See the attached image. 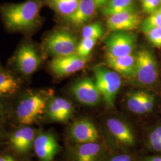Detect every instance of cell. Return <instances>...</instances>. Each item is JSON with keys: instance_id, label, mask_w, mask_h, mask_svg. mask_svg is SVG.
<instances>
[{"instance_id": "cell-1", "label": "cell", "mask_w": 161, "mask_h": 161, "mask_svg": "<svg viewBox=\"0 0 161 161\" xmlns=\"http://www.w3.org/2000/svg\"><path fill=\"white\" fill-rule=\"evenodd\" d=\"M46 0H27L1 6L0 12L6 27L14 32L33 30L41 23L40 11Z\"/></svg>"}, {"instance_id": "cell-2", "label": "cell", "mask_w": 161, "mask_h": 161, "mask_svg": "<svg viewBox=\"0 0 161 161\" xmlns=\"http://www.w3.org/2000/svg\"><path fill=\"white\" fill-rule=\"evenodd\" d=\"M50 99L43 92H31L20 101L16 108L17 119L21 124L29 125L34 124L46 111Z\"/></svg>"}, {"instance_id": "cell-3", "label": "cell", "mask_w": 161, "mask_h": 161, "mask_svg": "<svg viewBox=\"0 0 161 161\" xmlns=\"http://www.w3.org/2000/svg\"><path fill=\"white\" fill-rule=\"evenodd\" d=\"M138 86H153L158 79V68L153 52L146 48L136 54V67L133 78Z\"/></svg>"}, {"instance_id": "cell-4", "label": "cell", "mask_w": 161, "mask_h": 161, "mask_svg": "<svg viewBox=\"0 0 161 161\" xmlns=\"http://www.w3.org/2000/svg\"><path fill=\"white\" fill-rule=\"evenodd\" d=\"M92 69L96 84L104 102L108 106L113 108L122 85L120 75L103 66H97Z\"/></svg>"}, {"instance_id": "cell-5", "label": "cell", "mask_w": 161, "mask_h": 161, "mask_svg": "<svg viewBox=\"0 0 161 161\" xmlns=\"http://www.w3.org/2000/svg\"><path fill=\"white\" fill-rule=\"evenodd\" d=\"M78 42L75 36L64 29L56 30L48 35L44 42L45 50L54 58L75 54Z\"/></svg>"}, {"instance_id": "cell-6", "label": "cell", "mask_w": 161, "mask_h": 161, "mask_svg": "<svg viewBox=\"0 0 161 161\" xmlns=\"http://www.w3.org/2000/svg\"><path fill=\"white\" fill-rule=\"evenodd\" d=\"M136 44V35L129 31H115L106 38V55L113 57L132 54Z\"/></svg>"}, {"instance_id": "cell-7", "label": "cell", "mask_w": 161, "mask_h": 161, "mask_svg": "<svg viewBox=\"0 0 161 161\" xmlns=\"http://www.w3.org/2000/svg\"><path fill=\"white\" fill-rule=\"evenodd\" d=\"M70 90L75 98L86 106H96L102 98L96 82L91 78H86L76 81Z\"/></svg>"}, {"instance_id": "cell-8", "label": "cell", "mask_w": 161, "mask_h": 161, "mask_svg": "<svg viewBox=\"0 0 161 161\" xmlns=\"http://www.w3.org/2000/svg\"><path fill=\"white\" fill-rule=\"evenodd\" d=\"M88 58L81 57L76 53L54 58L49 64L50 69L59 77H64L71 75L85 66Z\"/></svg>"}, {"instance_id": "cell-9", "label": "cell", "mask_w": 161, "mask_h": 161, "mask_svg": "<svg viewBox=\"0 0 161 161\" xmlns=\"http://www.w3.org/2000/svg\"><path fill=\"white\" fill-rule=\"evenodd\" d=\"M15 62L19 70L28 76L34 74L38 68L41 58L33 45L24 44L16 52Z\"/></svg>"}, {"instance_id": "cell-10", "label": "cell", "mask_w": 161, "mask_h": 161, "mask_svg": "<svg viewBox=\"0 0 161 161\" xmlns=\"http://www.w3.org/2000/svg\"><path fill=\"white\" fill-rule=\"evenodd\" d=\"M69 135L78 144L98 142L100 139L97 127L86 118L75 121L69 127Z\"/></svg>"}, {"instance_id": "cell-11", "label": "cell", "mask_w": 161, "mask_h": 161, "mask_svg": "<svg viewBox=\"0 0 161 161\" xmlns=\"http://www.w3.org/2000/svg\"><path fill=\"white\" fill-rule=\"evenodd\" d=\"M108 132L115 141L122 146L132 147L136 144V137L132 128L126 122L119 118H111L106 121Z\"/></svg>"}, {"instance_id": "cell-12", "label": "cell", "mask_w": 161, "mask_h": 161, "mask_svg": "<svg viewBox=\"0 0 161 161\" xmlns=\"http://www.w3.org/2000/svg\"><path fill=\"white\" fill-rule=\"evenodd\" d=\"M141 17L136 10L116 13L108 16L106 26L109 31H130L138 28Z\"/></svg>"}, {"instance_id": "cell-13", "label": "cell", "mask_w": 161, "mask_h": 161, "mask_svg": "<svg viewBox=\"0 0 161 161\" xmlns=\"http://www.w3.org/2000/svg\"><path fill=\"white\" fill-rule=\"evenodd\" d=\"M35 152L41 161H52L60 150L55 136L50 132H42L35 137Z\"/></svg>"}, {"instance_id": "cell-14", "label": "cell", "mask_w": 161, "mask_h": 161, "mask_svg": "<svg viewBox=\"0 0 161 161\" xmlns=\"http://www.w3.org/2000/svg\"><path fill=\"white\" fill-rule=\"evenodd\" d=\"M128 110L137 115L150 113L155 106V97L152 94L143 90L130 92L127 98Z\"/></svg>"}, {"instance_id": "cell-15", "label": "cell", "mask_w": 161, "mask_h": 161, "mask_svg": "<svg viewBox=\"0 0 161 161\" xmlns=\"http://www.w3.org/2000/svg\"><path fill=\"white\" fill-rule=\"evenodd\" d=\"M74 111L73 104L67 99L52 97L48 100L46 112L48 118L52 121L62 122L69 120Z\"/></svg>"}, {"instance_id": "cell-16", "label": "cell", "mask_w": 161, "mask_h": 161, "mask_svg": "<svg viewBox=\"0 0 161 161\" xmlns=\"http://www.w3.org/2000/svg\"><path fill=\"white\" fill-rule=\"evenodd\" d=\"M106 64L118 74L128 79H132L135 73L136 54H130L121 57L106 55Z\"/></svg>"}, {"instance_id": "cell-17", "label": "cell", "mask_w": 161, "mask_h": 161, "mask_svg": "<svg viewBox=\"0 0 161 161\" xmlns=\"http://www.w3.org/2000/svg\"><path fill=\"white\" fill-rule=\"evenodd\" d=\"M103 153V146L98 142L78 144L73 150L75 161H98Z\"/></svg>"}, {"instance_id": "cell-18", "label": "cell", "mask_w": 161, "mask_h": 161, "mask_svg": "<svg viewBox=\"0 0 161 161\" xmlns=\"http://www.w3.org/2000/svg\"><path fill=\"white\" fill-rule=\"evenodd\" d=\"M96 7L93 0H81L75 12L64 17L66 21L75 27L84 25L93 16Z\"/></svg>"}, {"instance_id": "cell-19", "label": "cell", "mask_w": 161, "mask_h": 161, "mask_svg": "<svg viewBox=\"0 0 161 161\" xmlns=\"http://www.w3.org/2000/svg\"><path fill=\"white\" fill-rule=\"evenodd\" d=\"M35 132L34 130L25 126L13 133L10 138L12 147L18 153L28 152L34 145Z\"/></svg>"}, {"instance_id": "cell-20", "label": "cell", "mask_w": 161, "mask_h": 161, "mask_svg": "<svg viewBox=\"0 0 161 161\" xmlns=\"http://www.w3.org/2000/svg\"><path fill=\"white\" fill-rule=\"evenodd\" d=\"M20 88V81L10 73L0 70V96L13 95Z\"/></svg>"}, {"instance_id": "cell-21", "label": "cell", "mask_w": 161, "mask_h": 161, "mask_svg": "<svg viewBox=\"0 0 161 161\" xmlns=\"http://www.w3.org/2000/svg\"><path fill=\"white\" fill-rule=\"evenodd\" d=\"M81 0H46V4L58 14L66 17L75 12Z\"/></svg>"}, {"instance_id": "cell-22", "label": "cell", "mask_w": 161, "mask_h": 161, "mask_svg": "<svg viewBox=\"0 0 161 161\" xmlns=\"http://www.w3.org/2000/svg\"><path fill=\"white\" fill-rule=\"evenodd\" d=\"M134 4V0H108L102 12L108 16L121 12L136 10Z\"/></svg>"}, {"instance_id": "cell-23", "label": "cell", "mask_w": 161, "mask_h": 161, "mask_svg": "<svg viewBox=\"0 0 161 161\" xmlns=\"http://www.w3.org/2000/svg\"><path fill=\"white\" fill-rule=\"evenodd\" d=\"M97 39L92 38H82L78 44L76 53L83 58H87L97 43Z\"/></svg>"}, {"instance_id": "cell-24", "label": "cell", "mask_w": 161, "mask_h": 161, "mask_svg": "<svg viewBox=\"0 0 161 161\" xmlns=\"http://www.w3.org/2000/svg\"><path fill=\"white\" fill-rule=\"evenodd\" d=\"M103 34V28L99 22L86 25L82 31V38H92L97 40L102 37Z\"/></svg>"}, {"instance_id": "cell-25", "label": "cell", "mask_w": 161, "mask_h": 161, "mask_svg": "<svg viewBox=\"0 0 161 161\" xmlns=\"http://www.w3.org/2000/svg\"><path fill=\"white\" fill-rule=\"evenodd\" d=\"M142 31L153 46L161 48V28H145Z\"/></svg>"}, {"instance_id": "cell-26", "label": "cell", "mask_w": 161, "mask_h": 161, "mask_svg": "<svg viewBox=\"0 0 161 161\" xmlns=\"http://www.w3.org/2000/svg\"><path fill=\"white\" fill-rule=\"evenodd\" d=\"M142 28H161V13L158 10L150 14L141 24Z\"/></svg>"}, {"instance_id": "cell-27", "label": "cell", "mask_w": 161, "mask_h": 161, "mask_svg": "<svg viewBox=\"0 0 161 161\" xmlns=\"http://www.w3.org/2000/svg\"><path fill=\"white\" fill-rule=\"evenodd\" d=\"M147 144L151 150L161 154V138L151 130L147 134Z\"/></svg>"}, {"instance_id": "cell-28", "label": "cell", "mask_w": 161, "mask_h": 161, "mask_svg": "<svg viewBox=\"0 0 161 161\" xmlns=\"http://www.w3.org/2000/svg\"><path fill=\"white\" fill-rule=\"evenodd\" d=\"M143 11L151 14L158 10V7L161 4L160 0H140Z\"/></svg>"}, {"instance_id": "cell-29", "label": "cell", "mask_w": 161, "mask_h": 161, "mask_svg": "<svg viewBox=\"0 0 161 161\" xmlns=\"http://www.w3.org/2000/svg\"><path fill=\"white\" fill-rule=\"evenodd\" d=\"M107 161H132V158L128 154L123 153L114 156Z\"/></svg>"}, {"instance_id": "cell-30", "label": "cell", "mask_w": 161, "mask_h": 161, "mask_svg": "<svg viewBox=\"0 0 161 161\" xmlns=\"http://www.w3.org/2000/svg\"><path fill=\"white\" fill-rule=\"evenodd\" d=\"M142 161H161V155L149 156L144 158Z\"/></svg>"}, {"instance_id": "cell-31", "label": "cell", "mask_w": 161, "mask_h": 161, "mask_svg": "<svg viewBox=\"0 0 161 161\" xmlns=\"http://www.w3.org/2000/svg\"><path fill=\"white\" fill-rule=\"evenodd\" d=\"M95 4V6L97 8H99L101 7H104L108 1V0H93Z\"/></svg>"}, {"instance_id": "cell-32", "label": "cell", "mask_w": 161, "mask_h": 161, "mask_svg": "<svg viewBox=\"0 0 161 161\" xmlns=\"http://www.w3.org/2000/svg\"><path fill=\"white\" fill-rule=\"evenodd\" d=\"M0 161H16L11 156L6 155L0 158Z\"/></svg>"}, {"instance_id": "cell-33", "label": "cell", "mask_w": 161, "mask_h": 161, "mask_svg": "<svg viewBox=\"0 0 161 161\" xmlns=\"http://www.w3.org/2000/svg\"><path fill=\"white\" fill-rule=\"evenodd\" d=\"M3 104L1 103V102L0 101V112H1V110H3Z\"/></svg>"}, {"instance_id": "cell-34", "label": "cell", "mask_w": 161, "mask_h": 161, "mask_svg": "<svg viewBox=\"0 0 161 161\" xmlns=\"http://www.w3.org/2000/svg\"><path fill=\"white\" fill-rule=\"evenodd\" d=\"M158 11L160 12V13H161V7L160 8H159V9H158Z\"/></svg>"}, {"instance_id": "cell-35", "label": "cell", "mask_w": 161, "mask_h": 161, "mask_svg": "<svg viewBox=\"0 0 161 161\" xmlns=\"http://www.w3.org/2000/svg\"><path fill=\"white\" fill-rule=\"evenodd\" d=\"M160 2H161V0H160Z\"/></svg>"}, {"instance_id": "cell-36", "label": "cell", "mask_w": 161, "mask_h": 161, "mask_svg": "<svg viewBox=\"0 0 161 161\" xmlns=\"http://www.w3.org/2000/svg\"><path fill=\"white\" fill-rule=\"evenodd\" d=\"M0 70H1V69H0Z\"/></svg>"}]
</instances>
